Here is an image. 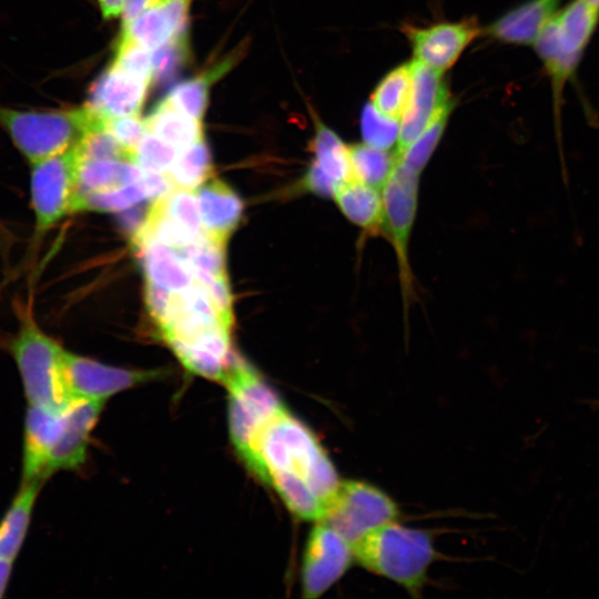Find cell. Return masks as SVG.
<instances>
[{"mask_svg":"<svg viewBox=\"0 0 599 599\" xmlns=\"http://www.w3.org/2000/svg\"><path fill=\"white\" fill-rule=\"evenodd\" d=\"M453 109L454 102L446 105L435 116L429 125L398 156V163L400 165L420 175L441 140Z\"/></svg>","mask_w":599,"mask_h":599,"instance_id":"30","label":"cell"},{"mask_svg":"<svg viewBox=\"0 0 599 599\" xmlns=\"http://www.w3.org/2000/svg\"><path fill=\"white\" fill-rule=\"evenodd\" d=\"M222 384L229 393L231 441L242 457L256 432L285 405L262 376L236 354Z\"/></svg>","mask_w":599,"mask_h":599,"instance_id":"6","label":"cell"},{"mask_svg":"<svg viewBox=\"0 0 599 599\" xmlns=\"http://www.w3.org/2000/svg\"><path fill=\"white\" fill-rule=\"evenodd\" d=\"M144 121L148 133L179 151L204 138L202 122L183 114L165 98L155 105Z\"/></svg>","mask_w":599,"mask_h":599,"instance_id":"22","label":"cell"},{"mask_svg":"<svg viewBox=\"0 0 599 599\" xmlns=\"http://www.w3.org/2000/svg\"><path fill=\"white\" fill-rule=\"evenodd\" d=\"M403 31L410 42L414 61L444 73L477 38L480 29L476 20L467 19L424 28L406 26Z\"/></svg>","mask_w":599,"mask_h":599,"instance_id":"13","label":"cell"},{"mask_svg":"<svg viewBox=\"0 0 599 599\" xmlns=\"http://www.w3.org/2000/svg\"><path fill=\"white\" fill-rule=\"evenodd\" d=\"M535 49L548 71L556 91L575 71L581 53L567 52L562 45L556 17L547 22L536 40Z\"/></svg>","mask_w":599,"mask_h":599,"instance_id":"24","label":"cell"},{"mask_svg":"<svg viewBox=\"0 0 599 599\" xmlns=\"http://www.w3.org/2000/svg\"><path fill=\"white\" fill-rule=\"evenodd\" d=\"M138 255L145 281L162 288L180 292L194 283V276L180 254L156 241L133 247Z\"/></svg>","mask_w":599,"mask_h":599,"instance_id":"18","label":"cell"},{"mask_svg":"<svg viewBox=\"0 0 599 599\" xmlns=\"http://www.w3.org/2000/svg\"><path fill=\"white\" fill-rule=\"evenodd\" d=\"M412 88V62L390 70L377 83L370 103L384 115L400 120Z\"/></svg>","mask_w":599,"mask_h":599,"instance_id":"29","label":"cell"},{"mask_svg":"<svg viewBox=\"0 0 599 599\" xmlns=\"http://www.w3.org/2000/svg\"><path fill=\"white\" fill-rule=\"evenodd\" d=\"M359 124L365 144L387 151L397 144L399 120L384 115L370 102L363 106Z\"/></svg>","mask_w":599,"mask_h":599,"instance_id":"32","label":"cell"},{"mask_svg":"<svg viewBox=\"0 0 599 599\" xmlns=\"http://www.w3.org/2000/svg\"><path fill=\"white\" fill-rule=\"evenodd\" d=\"M162 375V370L128 369L64 349L62 376L69 398L105 400Z\"/></svg>","mask_w":599,"mask_h":599,"instance_id":"9","label":"cell"},{"mask_svg":"<svg viewBox=\"0 0 599 599\" xmlns=\"http://www.w3.org/2000/svg\"><path fill=\"white\" fill-rule=\"evenodd\" d=\"M179 152L169 143L146 133L136 149L134 162L144 171L166 173Z\"/></svg>","mask_w":599,"mask_h":599,"instance_id":"36","label":"cell"},{"mask_svg":"<svg viewBox=\"0 0 599 599\" xmlns=\"http://www.w3.org/2000/svg\"><path fill=\"white\" fill-rule=\"evenodd\" d=\"M333 199L344 216L365 234L374 235L382 231V190L351 177L337 185Z\"/></svg>","mask_w":599,"mask_h":599,"instance_id":"19","label":"cell"},{"mask_svg":"<svg viewBox=\"0 0 599 599\" xmlns=\"http://www.w3.org/2000/svg\"><path fill=\"white\" fill-rule=\"evenodd\" d=\"M302 189L321 197H332L337 187L333 179H331L321 167L312 161L301 182Z\"/></svg>","mask_w":599,"mask_h":599,"instance_id":"40","label":"cell"},{"mask_svg":"<svg viewBox=\"0 0 599 599\" xmlns=\"http://www.w3.org/2000/svg\"><path fill=\"white\" fill-rule=\"evenodd\" d=\"M105 118L89 106L68 110L21 111L0 106V126L32 164L79 143Z\"/></svg>","mask_w":599,"mask_h":599,"instance_id":"4","label":"cell"},{"mask_svg":"<svg viewBox=\"0 0 599 599\" xmlns=\"http://www.w3.org/2000/svg\"><path fill=\"white\" fill-rule=\"evenodd\" d=\"M104 126L135 159L136 149L148 133L144 119L140 114L109 118Z\"/></svg>","mask_w":599,"mask_h":599,"instance_id":"38","label":"cell"},{"mask_svg":"<svg viewBox=\"0 0 599 599\" xmlns=\"http://www.w3.org/2000/svg\"><path fill=\"white\" fill-rule=\"evenodd\" d=\"M172 291L145 281L144 301L150 316L159 326L167 315L173 300Z\"/></svg>","mask_w":599,"mask_h":599,"instance_id":"39","label":"cell"},{"mask_svg":"<svg viewBox=\"0 0 599 599\" xmlns=\"http://www.w3.org/2000/svg\"><path fill=\"white\" fill-rule=\"evenodd\" d=\"M192 0H158L155 4L167 18L176 35L187 33V17Z\"/></svg>","mask_w":599,"mask_h":599,"instance_id":"41","label":"cell"},{"mask_svg":"<svg viewBox=\"0 0 599 599\" xmlns=\"http://www.w3.org/2000/svg\"><path fill=\"white\" fill-rule=\"evenodd\" d=\"M62 408L29 405L26 416L23 483L45 479V466L62 420Z\"/></svg>","mask_w":599,"mask_h":599,"instance_id":"16","label":"cell"},{"mask_svg":"<svg viewBox=\"0 0 599 599\" xmlns=\"http://www.w3.org/2000/svg\"><path fill=\"white\" fill-rule=\"evenodd\" d=\"M111 64L131 75L153 82L151 51L125 35L121 34Z\"/></svg>","mask_w":599,"mask_h":599,"instance_id":"34","label":"cell"},{"mask_svg":"<svg viewBox=\"0 0 599 599\" xmlns=\"http://www.w3.org/2000/svg\"><path fill=\"white\" fill-rule=\"evenodd\" d=\"M163 204L165 212L193 234L201 236L204 233L194 192L174 187L163 197Z\"/></svg>","mask_w":599,"mask_h":599,"instance_id":"35","label":"cell"},{"mask_svg":"<svg viewBox=\"0 0 599 599\" xmlns=\"http://www.w3.org/2000/svg\"><path fill=\"white\" fill-rule=\"evenodd\" d=\"M203 232L226 245L242 219L244 204L238 194L225 182L210 179L194 190Z\"/></svg>","mask_w":599,"mask_h":599,"instance_id":"15","label":"cell"},{"mask_svg":"<svg viewBox=\"0 0 599 599\" xmlns=\"http://www.w3.org/2000/svg\"><path fill=\"white\" fill-rule=\"evenodd\" d=\"M314 161L336 183L352 177L348 146L332 129L315 121V135L311 143Z\"/></svg>","mask_w":599,"mask_h":599,"instance_id":"25","label":"cell"},{"mask_svg":"<svg viewBox=\"0 0 599 599\" xmlns=\"http://www.w3.org/2000/svg\"><path fill=\"white\" fill-rule=\"evenodd\" d=\"M396 502L378 487L357 479L341 480L322 518L351 546L374 529L397 520Z\"/></svg>","mask_w":599,"mask_h":599,"instance_id":"7","label":"cell"},{"mask_svg":"<svg viewBox=\"0 0 599 599\" xmlns=\"http://www.w3.org/2000/svg\"><path fill=\"white\" fill-rule=\"evenodd\" d=\"M42 481L23 483L0 520V558L14 560L23 545Z\"/></svg>","mask_w":599,"mask_h":599,"instance_id":"21","label":"cell"},{"mask_svg":"<svg viewBox=\"0 0 599 599\" xmlns=\"http://www.w3.org/2000/svg\"><path fill=\"white\" fill-rule=\"evenodd\" d=\"M29 405L62 408L71 402L63 376L64 348L37 323L32 311L19 312L17 333L7 342Z\"/></svg>","mask_w":599,"mask_h":599,"instance_id":"3","label":"cell"},{"mask_svg":"<svg viewBox=\"0 0 599 599\" xmlns=\"http://www.w3.org/2000/svg\"><path fill=\"white\" fill-rule=\"evenodd\" d=\"M193 276L194 280L199 282L207 293L222 324L232 329L234 317L229 276H216L201 271L193 272Z\"/></svg>","mask_w":599,"mask_h":599,"instance_id":"37","label":"cell"},{"mask_svg":"<svg viewBox=\"0 0 599 599\" xmlns=\"http://www.w3.org/2000/svg\"><path fill=\"white\" fill-rule=\"evenodd\" d=\"M353 562L352 546L331 527L316 522L303 556V596L311 599L322 596L345 575Z\"/></svg>","mask_w":599,"mask_h":599,"instance_id":"10","label":"cell"},{"mask_svg":"<svg viewBox=\"0 0 599 599\" xmlns=\"http://www.w3.org/2000/svg\"><path fill=\"white\" fill-rule=\"evenodd\" d=\"M79 164L78 143L30 164L34 240L45 235L65 216L75 213Z\"/></svg>","mask_w":599,"mask_h":599,"instance_id":"5","label":"cell"},{"mask_svg":"<svg viewBox=\"0 0 599 599\" xmlns=\"http://www.w3.org/2000/svg\"><path fill=\"white\" fill-rule=\"evenodd\" d=\"M12 560L0 558V597H2L7 590L12 571Z\"/></svg>","mask_w":599,"mask_h":599,"instance_id":"45","label":"cell"},{"mask_svg":"<svg viewBox=\"0 0 599 599\" xmlns=\"http://www.w3.org/2000/svg\"><path fill=\"white\" fill-rule=\"evenodd\" d=\"M241 459L303 520L318 521L341 483L317 437L285 406L256 432Z\"/></svg>","mask_w":599,"mask_h":599,"instance_id":"1","label":"cell"},{"mask_svg":"<svg viewBox=\"0 0 599 599\" xmlns=\"http://www.w3.org/2000/svg\"><path fill=\"white\" fill-rule=\"evenodd\" d=\"M98 2L104 19L119 17L122 12L123 0H98Z\"/></svg>","mask_w":599,"mask_h":599,"instance_id":"44","label":"cell"},{"mask_svg":"<svg viewBox=\"0 0 599 599\" xmlns=\"http://www.w3.org/2000/svg\"><path fill=\"white\" fill-rule=\"evenodd\" d=\"M354 561L417 596L436 559L433 536L396 520L380 526L352 546Z\"/></svg>","mask_w":599,"mask_h":599,"instance_id":"2","label":"cell"},{"mask_svg":"<svg viewBox=\"0 0 599 599\" xmlns=\"http://www.w3.org/2000/svg\"><path fill=\"white\" fill-rule=\"evenodd\" d=\"M187 34L176 37L155 49L152 53V79L164 83L172 80L184 67L189 58Z\"/></svg>","mask_w":599,"mask_h":599,"instance_id":"33","label":"cell"},{"mask_svg":"<svg viewBox=\"0 0 599 599\" xmlns=\"http://www.w3.org/2000/svg\"><path fill=\"white\" fill-rule=\"evenodd\" d=\"M599 9L585 0H575L556 17L562 45L567 52L581 53L591 37Z\"/></svg>","mask_w":599,"mask_h":599,"instance_id":"28","label":"cell"},{"mask_svg":"<svg viewBox=\"0 0 599 599\" xmlns=\"http://www.w3.org/2000/svg\"><path fill=\"white\" fill-rule=\"evenodd\" d=\"M225 246L203 233L196 241L176 250V252L179 251L192 274L195 271H201L221 276L227 275Z\"/></svg>","mask_w":599,"mask_h":599,"instance_id":"31","label":"cell"},{"mask_svg":"<svg viewBox=\"0 0 599 599\" xmlns=\"http://www.w3.org/2000/svg\"><path fill=\"white\" fill-rule=\"evenodd\" d=\"M444 73L412 61V88L407 105L399 120L397 158L429 125L435 116L453 102Z\"/></svg>","mask_w":599,"mask_h":599,"instance_id":"11","label":"cell"},{"mask_svg":"<svg viewBox=\"0 0 599 599\" xmlns=\"http://www.w3.org/2000/svg\"><path fill=\"white\" fill-rule=\"evenodd\" d=\"M234 58H227L202 74L175 85L165 99L183 114L201 121L209 102L212 83L232 65Z\"/></svg>","mask_w":599,"mask_h":599,"instance_id":"23","label":"cell"},{"mask_svg":"<svg viewBox=\"0 0 599 599\" xmlns=\"http://www.w3.org/2000/svg\"><path fill=\"white\" fill-rule=\"evenodd\" d=\"M560 0H529L499 17L487 33L501 42L534 43L542 28L555 17Z\"/></svg>","mask_w":599,"mask_h":599,"instance_id":"17","label":"cell"},{"mask_svg":"<svg viewBox=\"0 0 599 599\" xmlns=\"http://www.w3.org/2000/svg\"><path fill=\"white\" fill-rule=\"evenodd\" d=\"M158 0H123L122 17L123 24L126 26L144 10L154 4Z\"/></svg>","mask_w":599,"mask_h":599,"instance_id":"43","label":"cell"},{"mask_svg":"<svg viewBox=\"0 0 599 599\" xmlns=\"http://www.w3.org/2000/svg\"><path fill=\"white\" fill-rule=\"evenodd\" d=\"M352 177L382 190L394 171L396 153L359 143L348 146Z\"/></svg>","mask_w":599,"mask_h":599,"instance_id":"27","label":"cell"},{"mask_svg":"<svg viewBox=\"0 0 599 599\" xmlns=\"http://www.w3.org/2000/svg\"><path fill=\"white\" fill-rule=\"evenodd\" d=\"M212 156L204 138L181 150L165 173L175 189L194 191L211 179Z\"/></svg>","mask_w":599,"mask_h":599,"instance_id":"26","label":"cell"},{"mask_svg":"<svg viewBox=\"0 0 599 599\" xmlns=\"http://www.w3.org/2000/svg\"><path fill=\"white\" fill-rule=\"evenodd\" d=\"M150 82L110 65L92 83L85 104L101 116L140 114Z\"/></svg>","mask_w":599,"mask_h":599,"instance_id":"14","label":"cell"},{"mask_svg":"<svg viewBox=\"0 0 599 599\" xmlns=\"http://www.w3.org/2000/svg\"><path fill=\"white\" fill-rule=\"evenodd\" d=\"M105 400L72 399L63 407L62 420L50 450L45 478L59 470L80 468L87 459L90 436Z\"/></svg>","mask_w":599,"mask_h":599,"instance_id":"12","label":"cell"},{"mask_svg":"<svg viewBox=\"0 0 599 599\" xmlns=\"http://www.w3.org/2000/svg\"><path fill=\"white\" fill-rule=\"evenodd\" d=\"M585 1L599 9V0H585Z\"/></svg>","mask_w":599,"mask_h":599,"instance_id":"46","label":"cell"},{"mask_svg":"<svg viewBox=\"0 0 599 599\" xmlns=\"http://www.w3.org/2000/svg\"><path fill=\"white\" fill-rule=\"evenodd\" d=\"M142 175L143 170L134 162L80 158L75 212L81 197L135 183Z\"/></svg>","mask_w":599,"mask_h":599,"instance_id":"20","label":"cell"},{"mask_svg":"<svg viewBox=\"0 0 599 599\" xmlns=\"http://www.w3.org/2000/svg\"><path fill=\"white\" fill-rule=\"evenodd\" d=\"M148 210L144 206L133 205L122 211L121 225L126 235L131 238L144 224Z\"/></svg>","mask_w":599,"mask_h":599,"instance_id":"42","label":"cell"},{"mask_svg":"<svg viewBox=\"0 0 599 599\" xmlns=\"http://www.w3.org/2000/svg\"><path fill=\"white\" fill-rule=\"evenodd\" d=\"M419 175L398 162L382 189L383 226L395 251L405 304L413 292L408 246L418 203Z\"/></svg>","mask_w":599,"mask_h":599,"instance_id":"8","label":"cell"}]
</instances>
